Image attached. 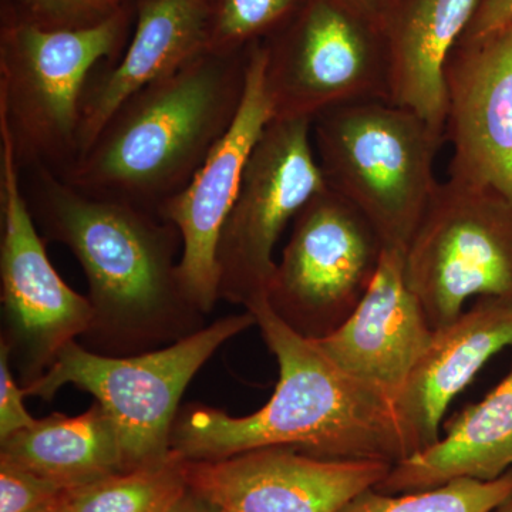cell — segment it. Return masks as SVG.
<instances>
[{
    "label": "cell",
    "mask_w": 512,
    "mask_h": 512,
    "mask_svg": "<svg viewBox=\"0 0 512 512\" xmlns=\"http://www.w3.org/2000/svg\"><path fill=\"white\" fill-rule=\"evenodd\" d=\"M67 491L33 471L0 460V512H37Z\"/></svg>",
    "instance_id": "cb8c5ba5"
},
{
    "label": "cell",
    "mask_w": 512,
    "mask_h": 512,
    "mask_svg": "<svg viewBox=\"0 0 512 512\" xmlns=\"http://www.w3.org/2000/svg\"><path fill=\"white\" fill-rule=\"evenodd\" d=\"M188 493L185 460L175 453L154 466L124 471L69 491L67 512H173Z\"/></svg>",
    "instance_id": "44dd1931"
},
{
    "label": "cell",
    "mask_w": 512,
    "mask_h": 512,
    "mask_svg": "<svg viewBox=\"0 0 512 512\" xmlns=\"http://www.w3.org/2000/svg\"><path fill=\"white\" fill-rule=\"evenodd\" d=\"M173 512H224L217 505L210 503L200 495L192 493L188 488V493L184 495L180 504L175 507Z\"/></svg>",
    "instance_id": "f1b7e54d"
},
{
    "label": "cell",
    "mask_w": 512,
    "mask_h": 512,
    "mask_svg": "<svg viewBox=\"0 0 512 512\" xmlns=\"http://www.w3.org/2000/svg\"><path fill=\"white\" fill-rule=\"evenodd\" d=\"M326 187L362 212L384 251L406 254L439 181L443 131L383 99L343 104L312 121Z\"/></svg>",
    "instance_id": "277c9868"
},
{
    "label": "cell",
    "mask_w": 512,
    "mask_h": 512,
    "mask_svg": "<svg viewBox=\"0 0 512 512\" xmlns=\"http://www.w3.org/2000/svg\"><path fill=\"white\" fill-rule=\"evenodd\" d=\"M393 464L264 447L222 460H185L188 488L224 512H340Z\"/></svg>",
    "instance_id": "7c38bea8"
},
{
    "label": "cell",
    "mask_w": 512,
    "mask_h": 512,
    "mask_svg": "<svg viewBox=\"0 0 512 512\" xmlns=\"http://www.w3.org/2000/svg\"><path fill=\"white\" fill-rule=\"evenodd\" d=\"M404 279L431 329L471 298L512 299V204L488 188L439 183L404 254Z\"/></svg>",
    "instance_id": "52a82bcc"
},
{
    "label": "cell",
    "mask_w": 512,
    "mask_h": 512,
    "mask_svg": "<svg viewBox=\"0 0 512 512\" xmlns=\"http://www.w3.org/2000/svg\"><path fill=\"white\" fill-rule=\"evenodd\" d=\"M25 397V389L13 376L9 349L0 342V441L36 423L23 403Z\"/></svg>",
    "instance_id": "484cf974"
},
{
    "label": "cell",
    "mask_w": 512,
    "mask_h": 512,
    "mask_svg": "<svg viewBox=\"0 0 512 512\" xmlns=\"http://www.w3.org/2000/svg\"><path fill=\"white\" fill-rule=\"evenodd\" d=\"M512 28V0H481L461 39L478 40Z\"/></svg>",
    "instance_id": "4316f807"
},
{
    "label": "cell",
    "mask_w": 512,
    "mask_h": 512,
    "mask_svg": "<svg viewBox=\"0 0 512 512\" xmlns=\"http://www.w3.org/2000/svg\"><path fill=\"white\" fill-rule=\"evenodd\" d=\"M69 493V491H67ZM66 494L63 495L62 498L55 501V503L47 505V507L43 508V510L37 512H67L66 510Z\"/></svg>",
    "instance_id": "f546056e"
},
{
    "label": "cell",
    "mask_w": 512,
    "mask_h": 512,
    "mask_svg": "<svg viewBox=\"0 0 512 512\" xmlns=\"http://www.w3.org/2000/svg\"><path fill=\"white\" fill-rule=\"evenodd\" d=\"M512 468L511 369L481 402L447 424L433 446L394 464L375 490L404 494L468 477L491 481Z\"/></svg>",
    "instance_id": "d6986e66"
},
{
    "label": "cell",
    "mask_w": 512,
    "mask_h": 512,
    "mask_svg": "<svg viewBox=\"0 0 512 512\" xmlns=\"http://www.w3.org/2000/svg\"><path fill=\"white\" fill-rule=\"evenodd\" d=\"M481 0H393L380 19L387 101L446 127L444 70ZM446 136V134H444Z\"/></svg>",
    "instance_id": "ac0fdd59"
},
{
    "label": "cell",
    "mask_w": 512,
    "mask_h": 512,
    "mask_svg": "<svg viewBox=\"0 0 512 512\" xmlns=\"http://www.w3.org/2000/svg\"><path fill=\"white\" fill-rule=\"evenodd\" d=\"M248 50H207L148 84L121 104L59 177L90 197L158 214L191 183L237 117Z\"/></svg>",
    "instance_id": "3957f363"
},
{
    "label": "cell",
    "mask_w": 512,
    "mask_h": 512,
    "mask_svg": "<svg viewBox=\"0 0 512 512\" xmlns=\"http://www.w3.org/2000/svg\"><path fill=\"white\" fill-rule=\"evenodd\" d=\"M444 80L448 178L500 192L512 204V28L460 39Z\"/></svg>",
    "instance_id": "5bb4252c"
},
{
    "label": "cell",
    "mask_w": 512,
    "mask_h": 512,
    "mask_svg": "<svg viewBox=\"0 0 512 512\" xmlns=\"http://www.w3.org/2000/svg\"><path fill=\"white\" fill-rule=\"evenodd\" d=\"M211 9L207 0H144L126 52L84 89L77 134L79 158L89 150L124 101L170 76L208 50Z\"/></svg>",
    "instance_id": "e0dca14e"
},
{
    "label": "cell",
    "mask_w": 512,
    "mask_h": 512,
    "mask_svg": "<svg viewBox=\"0 0 512 512\" xmlns=\"http://www.w3.org/2000/svg\"><path fill=\"white\" fill-rule=\"evenodd\" d=\"M342 2L379 25L380 19L383 18L393 0H342Z\"/></svg>",
    "instance_id": "83f0119b"
},
{
    "label": "cell",
    "mask_w": 512,
    "mask_h": 512,
    "mask_svg": "<svg viewBox=\"0 0 512 512\" xmlns=\"http://www.w3.org/2000/svg\"><path fill=\"white\" fill-rule=\"evenodd\" d=\"M264 49L274 119L313 121L343 104L387 100L379 25L342 0L305 3L289 35Z\"/></svg>",
    "instance_id": "8fae6325"
},
{
    "label": "cell",
    "mask_w": 512,
    "mask_h": 512,
    "mask_svg": "<svg viewBox=\"0 0 512 512\" xmlns=\"http://www.w3.org/2000/svg\"><path fill=\"white\" fill-rule=\"evenodd\" d=\"M494 512H512V494Z\"/></svg>",
    "instance_id": "4dcf8cb0"
},
{
    "label": "cell",
    "mask_w": 512,
    "mask_h": 512,
    "mask_svg": "<svg viewBox=\"0 0 512 512\" xmlns=\"http://www.w3.org/2000/svg\"><path fill=\"white\" fill-rule=\"evenodd\" d=\"M255 325L249 311L225 316L173 345L133 356L99 355L74 340L25 393L52 400L73 384L92 394L116 427L127 471L154 466L174 454L178 404L198 370L229 339Z\"/></svg>",
    "instance_id": "5b68a950"
},
{
    "label": "cell",
    "mask_w": 512,
    "mask_h": 512,
    "mask_svg": "<svg viewBox=\"0 0 512 512\" xmlns=\"http://www.w3.org/2000/svg\"><path fill=\"white\" fill-rule=\"evenodd\" d=\"M0 295L2 340L23 389L89 332L93 308L57 274L23 194L12 137L0 120Z\"/></svg>",
    "instance_id": "9c48e42d"
},
{
    "label": "cell",
    "mask_w": 512,
    "mask_h": 512,
    "mask_svg": "<svg viewBox=\"0 0 512 512\" xmlns=\"http://www.w3.org/2000/svg\"><path fill=\"white\" fill-rule=\"evenodd\" d=\"M326 188L312 121L274 119L255 144L218 239V298L249 309L266 301L282 232Z\"/></svg>",
    "instance_id": "30bf717a"
},
{
    "label": "cell",
    "mask_w": 512,
    "mask_h": 512,
    "mask_svg": "<svg viewBox=\"0 0 512 512\" xmlns=\"http://www.w3.org/2000/svg\"><path fill=\"white\" fill-rule=\"evenodd\" d=\"M383 254L382 239L365 215L323 188L293 218L269 286V308L302 338H326L365 298Z\"/></svg>",
    "instance_id": "ba28073f"
},
{
    "label": "cell",
    "mask_w": 512,
    "mask_h": 512,
    "mask_svg": "<svg viewBox=\"0 0 512 512\" xmlns=\"http://www.w3.org/2000/svg\"><path fill=\"white\" fill-rule=\"evenodd\" d=\"M36 227L82 266L93 322L82 343L104 356L173 345L204 326L178 275L180 231L161 215L74 190L45 168H20Z\"/></svg>",
    "instance_id": "6da1fadb"
},
{
    "label": "cell",
    "mask_w": 512,
    "mask_h": 512,
    "mask_svg": "<svg viewBox=\"0 0 512 512\" xmlns=\"http://www.w3.org/2000/svg\"><path fill=\"white\" fill-rule=\"evenodd\" d=\"M247 311L278 360L275 392L262 409L244 417L202 404L184 407L171 434L178 456L214 461L256 448L292 447L320 458L393 466L413 456L393 397L339 369L313 340L288 328L268 301Z\"/></svg>",
    "instance_id": "7a4b0ae2"
},
{
    "label": "cell",
    "mask_w": 512,
    "mask_h": 512,
    "mask_svg": "<svg viewBox=\"0 0 512 512\" xmlns=\"http://www.w3.org/2000/svg\"><path fill=\"white\" fill-rule=\"evenodd\" d=\"M264 76V45L255 43L248 50L247 82L237 117L191 183L158 212L180 231L183 251L178 275L188 298L204 315L220 301L217 247L222 227L237 198L249 156L274 120Z\"/></svg>",
    "instance_id": "4fadbf2b"
},
{
    "label": "cell",
    "mask_w": 512,
    "mask_h": 512,
    "mask_svg": "<svg viewBox=\"0 0 512 512\" xmlns=\"http://www.w3.org/2000/svg\"><path fill=\"white\" fill-rule=\"evenodd\" d=\"M0 460L69 491L127 471L116 427L97 402L79 416L53 414L0 441Z\"/></svg>",
    "instance_id": "ffe728a7"
},
{
    "label": "cell",
    "mask_w": 512,
    "mask_h": 512,
    "mask_svg": "<svg viewBox=\"0 0 512 512\" xmlns=\"http://www.w3.org/2000/svg\"><path fill=\"white\" fill-rule=\"evenodd\" d=\"M512 345V299L483 296L444 328L407 377L394 404L414 454L440 439L450 403L485 363Z\"/></svg>",
    "instance_id": "2e32d148"
},
{
    "label": "cell",
    "mask_w": 512,
    "mask_h": 512,
    "mask_svg": "<svg viewBox=\"0 0 512 512\" xmlns=\"http://www.w3.org/2000/svg\"><path fill=\"white\" fill-rule=\"evenodd\" d=\"M36 25L50 29H76L97 25L117 12L119 0H25ZM33 23V22H32Z\"/></svg>",
    "instance_id": "d4e9b609"
},
{
    "label": "cell",
    "mask_w": 512,
    "mask_h": 512,
    "mask_svg": "<svg viewBox=\"0 0 512 512\" xmlns=\"http://www.w3.org/2000/svg\"><path fill=\"white\" fill-rule=\"evenodd\" d=\"M511 494L512 468L495 480L454 478L413 493L383 494L370 488L340 512H494Z\"/></svg>",
    "instance_id": "7402d4cb"
},
{
    "label": "cell",
    "mask_w": 512,
    "mask_h": 512,
    "mask_svg": "<svg viewBox=\"0 0 512 512\" xmlns=\"http://www.w3.org/2000/svg\"><path fill=\"white\" fill-rule=\"evenodd\" d=\"M123 13L76 29L25 22L3 35L0 120L20 168L62 175L79 156L80 107L90 74L119 52Z\"/></svg>",
    "instance_id": "8992f818"
},
{
    "label": "cell",
    "mask_w": 512,
    "mask_h": 512,
    "mask_svg": "<svg viewBox=\"0 0 512 512\" xmlns=\"http://www.w3.org/2000/svg\"><path fill=\"white\" fill-rule=\"evenodd\" d=\"M434 330L404 279V254L384 251L375 281L349 319L313 340L330 362L396 399Z\"/></svg>",
    "instance_id": "9a60e30c"
},
{
    "label": "cell",
    "mask_w": 512,
    "mask_h": 512,
    "mask_svg": "<svg viewBox=\"0 0 512 512\" xmlns=\"http://www.w3.org/2000/svg\"><path fill=\"white\" fill-rule=\"evenodd\" d=\"M305 0H220L210 20L208 50L239 53L249 40L291 18Z\"/></svg>",
    "instance_id": "603a6c76"
}]
</instances>
